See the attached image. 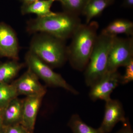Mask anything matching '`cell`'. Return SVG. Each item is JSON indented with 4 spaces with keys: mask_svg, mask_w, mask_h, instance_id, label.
Returning <instances> with one entry per match:
<instances>
[{
    "mask_svg": "<svg viewBox=\"0 0 133 133\" xmlns=\"http://www.w3.org/2000/svg\"><path fill=\"white\" fill-rule=\"evenodd\" d=\"M21 2L23 3V4H28L35 2L38 0H19Z\"/></svg>",
    "mask_w": 133,
    "mask_h": 133,
    "instance_id": "obj_24",
    "label": "cell"
},
{
    "mask_svg": "<svg viewBox=\"0 0 133 133\" xmlns=\"http://www.w3.org/2000/svg\"><path fill=\"white\" fill-rule=\"evenodd\" d=\"M81 24L78 16L64 11L31 19L27 23L26 30L31 34L46 33L65 41L71 38Z\"/></svg>",
    "mask_w": 133,
    "mask_h": 133,
    "instance_id": "obj_2",
    "label": "cell"
},
{
    "mask_svg": "<svg viewBox=\"0 0 133 133\" xmlns=\"http://www.w3.org/2000/svg\"><path fill=\"white\" fill-rule=\"evenodd\" d=\"M19 51L15 31L5 23H0V57L18 60Z\"/></svg>",
    "mask_w": 133,
    "mask_h": 133,
    "instance_id": "obj_8",
    "label": "cell"
},
{
    "mask_svg": "<svg viewBox=\"0 0 133 133\" xmlns=\"http://www.w3.org/2000/svg\"><path fill=\"white\" fill-rule=\"evenodd\" d=\"M3 127L5 133H31L21 124Z\"/></svg>",
    "mask_w": 133,
    "mask_h": 133,
    "instance_id": "obj_21",
    "label": "cell"
},
{
    "mask_svg": "<svg viewBox=\"0 0 133 133\" xmlns=\"http://www.w3.org/2000/svg\"><path fill=\"white\" fill-rule=\"evenodd\" d=\"M24 64L18 60L5 62L0 64V83H8L17 75Z\"/></svg>",
    "mask_w": 133,
    "mask_h": 133,
    "instance_id": "obj_16",
    "label": "cell"
},
{
    "mask_svg": "<svg viewBox=\"0 0 133 133\" xmlns=\"http://www.w3.org/2000/svg\"><path fill=\"white\" fill-rule=\"evenodd\" d=\"M101 33L112 36L121 34L133 36V23L127 19H116L111 22Z\"/></svg>",
    "mask_w": 133,
    "mask_h": 133,
    "instance_id": "obj_14",
    "label": "cell"
},
{
    "mask_svg": "<svg viewBox=\"0 0 133 133\" xmlns=\"http://www.w3.org/2000/svg\"><path fill=\"white\" fill-rule=\"evenodd\" d=\"M44 96H27L23 100L21 124L30 133H34L37 116Z\"/></svg>",
    "mask_w": 133,
    "mask_h": 133,
    "instance_id": "obj_11",
    "label": "cell"
},
{
    "mask_svg": "<svg viewBox=\"0 0 133 133\" xmlns=\"http://www.w3.org/2000/svg\"><path fill=\"white\" fill-rule=\"evenodd\" d=\"M25 60L28 68L49 85L63 88L74 95L78 94L60 74L53 71L50 66L29 51L25 55Z\"/></svg>",
    "mask_w": 133,
    "mask_h": 133,
    "instance_id": "obj_5",
    "label": "cell"
},
{
    "mask_svg": "<svg viewBox=\"0 0 133 133\" xmlns=\"http://www.w3.org/2000/svg\"><path fill=\"white\" fill-rule=\"evenodd\" d=\"M114 37L102 33L98 35L85 69V81L87 86L91 87L107 73L109 50Z\"/></svg>",
    "mask_w": 133,
    "mask_h": 133,
    "instance_id": "obj_4",
    "label": "cell"
},
{
    "mask_svg": "<svg viewBox=\"0 0 133 133\" xmlns=\"http://www.w3.org/2000/svg\"><path fill=\"white\" fill-rule=\"evenodd\" d=\"M105 102L104 118L98 128L102 133L110 132L117 123L119 122L122 123L127 118L123 105L119 101L111 98Z\"/></svg>",
    "mask_w": 133,
    "mask_h": 133,
    "instance_id": "obj_9",
    "label": "cell"
},
{
    "mask_svg": "<svg viewBox=\"0 0 133 133\" xmlns=\"http://www.w3.org/2000/svg\"><path fill=\"white\" fill-rule=\"evenodd\" d=\"M115 0H88L82 14L85 17L86 24L102 14L106 8L114 3Z\"/></svg>",
    "mask_w": 133,
    "mask_h": 133,
    "instance_id": "obj_15",
    "label": "cell"
},
{
    "mask_svg": "<svg viewBox=\"0 0 133 133\" xmlns=\"http://www.w3.org/2000/svg\"><path fill=\"white\" fill-rule=\"evenodd\" d=\"M56 1L58 0H38L29 4H23L21 12L23 15L34 14L38 17L49 16L55 13L51 10V8Z\"/></svg>",
    "mask_w": 133,
    "mask_h": 133,
    "instance_id": "obj_13",
    "label": "cell"
},
{
    "mask_svg": "<svg viewBox=\"0 0 133 133\" xmlns=\"http://www.w3.org/2000/svg\"><path fill=\"white\" fill-rule=\"evenodd\" d=\"M123 126L121 128L115 133H133L132 127L128 118L122 122Z\"/></svg>",
    "mask_w": 133,
    "mask_h": 133,
    "instance_id": "obj_22",
    "label": "cell"
},
{
    "mask_svg": "<svg viewBox=\"0 0 133 133\" xmlns=\"http://www.w3.org/2000/svg\"><path fill=\"white\" fill-rule=\"evenodd\" d=\"M23 100L16 97L2 110L3 127L21 124Z\"/></svg>",
    "mask_w": 133,
    "mask_h": 133,
    "instance_id": "obj_12",
    "label": "cell"
},
{
    "mask_svg": "<svg viewBox=\"0 0 133 133\" xmlns=\"http://www.w3.org/2000/svg\"><path fill=\"white\" fill-rule=\"evenodd\" d=\"M68 125L73 133H102L98 128H93L86 124L77 114L72 115Z\"/></svg>",
    "mask_w": 133,
    "mask_h": 133,
    "instance_id": "obj_17",
    "label": "cell"
},
{
    "mask_svg": "<svg viewBox=\"0 0 133 133\" xmlns=\"http://www.w3.org/2000/svg\"><path fill=\"white\" fill-rule=\"evenodd\" d=\"M121 77L118 70L108 71L100 80L91 87L90 98L94 101L99 99L106 101L110 99L112 92L121 83Z\"/></svg>",
    "mask_w": 133,
    "mask_h": 133,
    "instance_id": "obj_7",
    "label": "cell"
},
{
    "mask_svg": "<svg viewBox=\"0 0 133 133\" xmlns=\"http://www.w3.org/2000/svg\"><path fill=\"white\" fill-rule=\"evenodd\" d=\"M18 96L12 84L0 83V109H3L10 101Z\"/></svg>",
    "mask_w": 133,
    "mask_h": 133,
    "instance_id": "obj_18",
    "label": "cell"
},
{
    "mask_svg": "<svg viewBox=\"0 0 133 133\" xmlns=\"http://www.w3.org/2000/svg\"><path fill=\"white\" fill-rule=\"evenodd\" d=\"M12 84L18 95H25L26 97L44 96L46 93V88L41 84L37 76L29 68L23 75Z\"/></svg>",
    "mask_w": 133,
    "mask_h": 133,
    "instance_id": "obj_10",
    "label": "cell"
},
{
    "mask_svg": "<svg viewBox=\"0 0 133 133\" xmlns=\"http://www.w3.org/2000/svg\"><path fill=\"white\" fill-rule=\"evenodd\" d=\"M133 59V37H114L109 54L108 71L118 70L125 66Z\"/></svg>",
    "mask_w": 133,
    "mask_h": 133,
    "instance_id": "obj_6",
    "label": "cell"
},
{
    "mask_svg": "<svg viewBox=\"0 0 133 133\" xmlns=\"http://www.w3.org/2000/svg\"><path fill=\"white\" fill-rule=\"evenodd\" d=\"M3 127V119L2 116V110L0 109V128Z\"/></svg>",
    "mask_w": 133,
    "mask_h": 133,
    "instance_id": "obj_25",
    "label": "cell"
},
{
    "mask_svg": "<svg viewBox=\"0 0 133 133\" xmlns=\"http://www.w3.org/2000/svg\"><path fill=\"white\" fill-rule=\"evenodd\" d=\"M125 71L121 76V83L125 84L133 81V59L126 65Z\"/></svg>",
    "mask_w": 133,
    "mask_h": 133,
    "instance_id": "obj_20",
    "label": "cell"
},
{
    "mask_svg": "<svg viewBox=\"0 0 133 133\" xmlns=\"http://www.w3.org/2000/svg\"><path fill=\"white\" fill-rule=\"evenodd\" d=\"M65 42L47 33H37L31 39L29 51L51 68L59 67L68 59Z\"/></svg>",
    "mask_w": 133,
    "mask_h": 133,
    "instance_id": "obj_3",
    "label": "cell"
},
{
    "mask_svg": "<svg viewBox=\"0 0 133 133\" xmlns=\"http://www.w3.org/2000/svg\"><path fill=\"white\" fill-rule=\"evenodd\" d=\"M88 0H58L64 11L79 16L82 12Z\"/></svg>",
    "mask_w": 133,
    "mask_h": 133,
    "instance_id": "obj_19",
    "label": "cell"
},
{
    "mask_svg": "<svg viewBox=\"0 0 133 133\" xmlns=\"http://www.w3.org/2000/svg\"><path fill=\"white\" fill-rule=\"evenodd\" d=\"M98 23L92 21L80 25L72 36L67 47V58L75 70L83 71L89 61L98 36Z\"/></svg>",
    "mask_w": 133,
    "mask_h": 133,
    "instance_id": "obj_1",
    "label": "cell"
},
{
    "mask_svg": "<svg viewBox=\"0 0 133 133\" xmlns=\"http://www.w3.org/2000/svg\"><path fill=\"white\" fill-rule=\"evenodd\" d=\"M122 6L124 7L128 8H132L133 0H123Z\"/></svg>",
    "mask_w": 133,
    "mask_h": 133,
    "instance_id": "obj_23",
    "label": "cell"
},
{
    "mask_svg": "<svg viewBox=\"0 0 133 133\" xmlns=\"http://www.w3.org/2000/svg\"><path fill=\"white\" fill-rule=\"evenodd\" d=\"M0 133H5V129L3 127L0 128Z\"/></svg>",
    "mask_w": 133,
    "mask_h": 133,
    "instance_id": "obj_26",
    "label": "cell"
}]
</instances>
